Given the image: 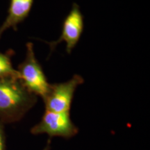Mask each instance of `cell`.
Listing matches in <instances>:
<instances>
[{"label":"cell","mask_w":150,"mask_h":150,"mask_svg":"<svg viewBox=\"0 0 150 150\" xmlns=\"http://www.w3.org/2000/svg\"><path fill=\"white\" fill-rule=\"evenodd\" d=\"M36 102V95L28 91L19 79L0 78V122L20 120Z\"/></svg>","instance_id":"cell-1"},{"label":"cell","mask_w":150,"mask_h":150,"mask_svg":"<svg viewBox=\"0 0 150 150\" xmlns=\"http://www.w3.org/2000/svg\"><path fill=\"white\" fill-rule=\"evenodd\" d=\"M26 48L25 59L19 64L17 70L19 79L28 91L42 98L47 93L50 83H48L42 67L35 57L33 45L27 42Z\"/></svg>","instance_id":"cell-2"},{"label":"cell","mask_w":150,"mask_h":150,"mask_svg":"<svg viewBox=\"0 0 150 150\" xmlns=\"http://www.w3.org/2000/svg\"><path fill=\"white\" fill-rule=\"evenodd\" d=\"M84 83L81 76L74 74L71 79L62 83L50 84L46 95L42 97L45 110L50 111L70 112L75 91Z\"/></svg>","instance_id":"cell-3"},{"label":"cell","mask_w":150,"mask_h":150,"mask_svg":"<svg viewBox=\"0 0 150 150\" xmlns=\"http://www.w3.org/2000/svg\"><path fill=\"white\" fill-rule=\"evenodd\" d=\"M79 129L73 123L70 112H59L45 110L40 121L32 127L34 135L47 134L50 137L70 138L78 134Z\"/></svg>","instance_id":"cell-4"},{"label":"cell","mask_w":150,"mask_h":150,"mask_svg":"<svg viewBox=\"0 0 150 150\" xmlns=\"http://www.w3.org/2000/svg\"><path fill=\"white\" fill-rule=\"evenodd\" d=\"M83 16L79 5L74 3L70 13L63 20L59 38L52 42H46L50 48V56L58 45L62 42L66 43V51L67 54H70L79 41L83 33Z\"/></svg>","instance_id":"cell-5"},{"label":"cell","mask_w":150,"mask_h":150,"mask_svg":"<svg viewBox=\"0 0 150 150\" xmlns=\"http://www.w3.org/2000/svg\"><path fill=\"white\" fill-rule=\"evenodd\" d=\"M34 0H11L8 16L0 27V38L6 30L10 28L15 31L18 25L29 16Z\"/></svg>","instance_id":"cell-6"},{"label":"cell","mask_w":150,"mask_h":150,"mask_svg":"<svg viewBox=\"0 0 150 150\" xmlns=\"http://www.w3.org/2000/svg\"><path fill=\"white\" fill-rule=\"evenodd\" d=\"M15 54L13 50H9L5 53L0 52V78L14 77L19 79L17 70L13 68L11 59Z\"/></svg>","instance_id":"cell-7"},{"label":"cell","mask_w":150,"mask_h":150,"mask_svg":"<svg viewBox=\"0 0 150 150\" xmlns=\"http://www.w3.org/2000/svg\"><path fill=\"white\" fill-rule=\"evenodd\" d=\"M3 124L0 122V150H5V135Z\"/></svg>","instance_id":"cell-8"},{"label":"cell","mask_w":150,"mask_h":150,"mask_svg":"<svg viewBox=\"0 0 150 150\" xmlns=\"http://www.w3.org/2000/svg\"><path fill=\"white\" fill-rule=\"evenodd\" d=\"M50 145H51V140H49L47 143V145L45 146V147L42 150H50Z\"/></svg>","instance_id":"cell-9"}]
</instances>
